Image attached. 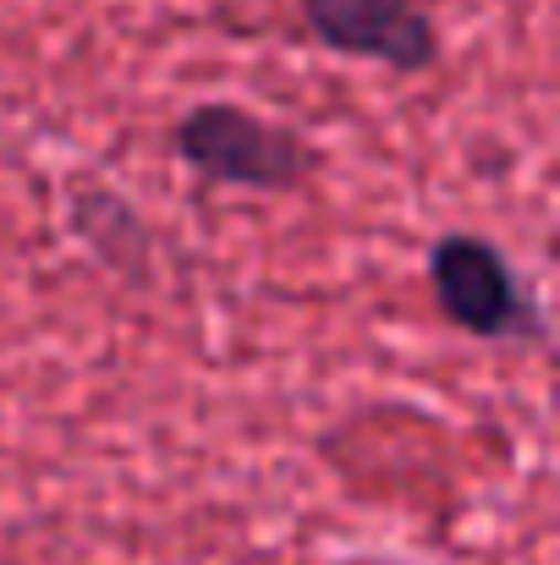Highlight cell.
<instances>
[{"label": "cell", "instance_id": "1", "mask_svg": "<svg viewBox=\"0 0 560 565\" xmlns=\"http://www.w3.org/2000/svg\"><path fill=\"white\" fill-rule=\"evenodd\" d=\"M171 149L198 182L264 192V198L303 192L325 166V154L303 132H292V127L258 116L253 105H236V99H198L177 121Z\"/></svg>", "mask_w": 560, "mask_h": 565}, {"label": "cell", "instance_id": "2", "mask_svg": "<svg viewBox=\"0 0 560 565\" xmlns=\"http://www.w3.org/2000/svg\"><path fill=\"white\" fill-rule=\"evenodd\" d=\"M423 269H429V291L451 330L489 341V347H545L550 341L545 297L533 291V280L522 275V264H511L500 242L478 231H445L429 242Z\"/></svg>", "mask_w": 560, "mask_h": 565}, {"label": "cell", "instance_id": "3", "mask_svg": "<svg viewBox=\"0 0 560 565\" xmlns=\"http://www.w3.org/2000/svg\"><path fill=\"white\" fill-rule=\"evenodd\" d=\"M303 28L341 61L423 77L440 61V28L423 0H303Z\"/></svg>", "mask_w": 560, "mask_h": 565}, {"label": "cell", "instance_id": "4", "mask_svg": "<svg viewBox=\"0 0 560 565\" xmlns=\"http://www.w3.org/2000/svg\"><path fill=\"white\" fill-rule=\"evenodd\" d=\"M72 231H77V242L99 264H110L121 275H144L149 269V247H155L149 242V225H144V214L121 192L77 188L72 192Z\"/></svg>", "mask_w": 560, "mask_h": 565}]
</instances>
